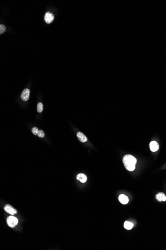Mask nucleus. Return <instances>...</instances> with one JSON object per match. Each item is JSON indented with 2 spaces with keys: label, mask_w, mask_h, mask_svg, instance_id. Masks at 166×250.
I'll return each instance as SVG.
<instances>
[{
  "label": "nucleus",
  "mask_w": 166,
  "mask_h": 250,
  "mask_svg": "<svg viewBox=\"0 0 166 250\" xmlns=\"http://www.w3.org/2000/svg\"><path fill=\"white\" fill-rule=\"evenodd\" d=\"M137 160L131 155H126L123 158V163L125 168L129 171H132L135 169V164Z\"/></svg>",
  "instance_id": "1"
},
{
  "label": "nucleus",
  "mask_w": 166,
  "mask_h": 250,
  "mask_svg": "<svg viewBox=\"0 0 166 250\" xmlns=\"http://www.w3.org/2000/svg\"><path fill=\"white\" fill-rule=\"evenodd\" d=\"M18 219L16 217L13 216H9L7 219L8 225L11 228H13L16 226L18 224Z\"/></svg>",
  "instance_id": "2"
},
{
  "label": "nucleus",
  "mask_w": 166,
  "mask_h": 250,
  "mask_svg": "<svg viewBox=\"0 0 166 250\" xmlns=\"http://www.w3.org/2000/svg\"><path fill=\"white\" fill-rule=\"evenodd\" d=\"M54 19V16L53 14L47 12L45 14L44 16V20L47 24H50L53 22Z\"/></svg>",
  "instance_id": "3"
},
{
  "label": "nucleus",
  "mask_w": 166,
  "mask_h": 250,
  "mask_svg": "<svg viewBox=\"0 0 166 250\" xmlns=\"http://www.w3.org/2000/svg\"><path fill=\"white\" fill-rule=\"evenodd\" d=\"M4 210L7 213L12 215L16 214L17 213V211L9 204H7L4 207Z\"/></svg>",
  "instance_id": "4"
},
{
  "label": "nucleus",
  "mask_w": 166,
  "mask_h": 250,
  "mask_svg": "<svg viewBox=\"0 0 166 250\" xmlns=\"http://www.w3.org/2000/svg\"><path fill=\"white\" fill-rule=\"evenodd\" d=\"M30 94V90L28 89H24L21 94V98L24 101H26L28 100Z\"/></svg>",
  "instance_id": "5"
},
{
  "label": "nucleus",
  "mask_w": 166,
  "mask_h": 250,
  "mask_svg": "<svg viewBox=\"0 0 166 250\" xmlns=\"http://www.w3.org/2000/svg\"><path fill=\"white\" fill-rule=\"evenodd\" d=\"M150 148L152 152H156L159 149V144L155 141H153L150 143Z\"/></svg>",
  "instance_id": "6"
},
{
  "label": "nucleus",
  "mask_w": 166,
  "mask_h": 250,
  "mask_svg": "<svg viewBox=\"0 0 166 250\" xmlns=\"http://www.w3.org/2000/svg\"><path fill=\"white\" fill-rule=\"evenodd\" d=\"M156 198L159 202H165L166 201V196L163 192H160L156 195Z\"/></svg>",
  "instance_id": "7"
},
{
  "label": "nucleus",
  "mask_w": 166,
  "mask_h": 250,
  "mask_svg": "<svg viewBox=\"0 0 166 250\" xmlns=\"http://www.w3.org/2000/svg\"><path fill=\"white\" fill-rule=\"evenodd\" d=\"M77 136L78 139L82 142H86L88 140L87 137L85 135L84 133L81 132H78L77 134Z\"/></svg>",
  "instance_id": "8"
},
{
  "label": "nucleus",
  "mask_w": 166,
  "mask_h": 250,
  "mask_svg": "<svg viewBox=\"0 0 166 250\" xmlns=\"http://www.w3.org/2000/svg\"><path fill=\"white\" fill-rule=\"evenodd\" d=\"M118 199H119V201H120V202L122 204H126L128 203V202L129 201V199H128V197L124 194H121L120 195H119Z\"/></svg>",
  "instance_id": "9"
},
{
  "label": "nucleus",
  "mask_w": 166,
  "mask_h": 250,
  "mask_svg": "<svg viewBox=\"0 0 166 250\" xmlns=\"http://www.w3.org/2000/svg\"><path fill=\"white\" fill-rule=\"evenodd\" d=\"M77 179L82 183H85L87 180V177L85 174L83 173H80L77 176Z\"/></svg>",
  "instance_id": "10"
},
{
  "label": "nucleus",
  "mask_w": 166,
  "mask_h": 250,
  "mask_svg": "<svg viewBox=\"0 0 166 250\" xmlns=\"http://www.w3.org/2000/svg\"><path fill=\"white\" fill-rule=\"evenodd\" d=\"M133 227V224L130 222L125 221L124 223V227L125 229H126L127 230H131V229H132Z\"/></svg>",
  "instance_id": "11"
},
{
  "label": "nucleus",
  "mask_w": 166,
  "mask_h": 250,
  "mask_svg": "<svg viewBox=\"0 0 166 250\" xmlns=\"http://www.w3.org/2000/svg\"><path fill=\"white\" fill-rule=\"evenodd\" d=\"M43 105L41 102H39L37 105V110L38 112L41 113L43 110Z\"/></svg>",
  "instance_id": "12"
},
{
  "label": "nucleus",
  "mask_w": 166,
  "mask_h": 250,
  "mask_svg": "<svg viewBox=\"0 0 166 250\" xmlns=\"http://www.w3.org/2000/svg\"><path fill=\"white\" fill-rule=\"evenodd\" d=\"M37 135L40 138H43L44 137V135H45L44 132L42 130H38L37 133Z\"/></svg>",
  "instance_id": "13"
},
{
  "label": "nucleus",
  "mask_w": 166,
  "mask_h": 250,
  "mask_svg": "<svg viewBox=\"0 0 166 250\" xmlns=\"http://www.w3.org/2000/svg\"><path fill=\"white\" fill-rule=\"evenodd\" d=\"M6 31V27L4 25H0V34L2 35Z\"/></svg>",
  "instance_id": "14"
},
{
  "label": "nucleus",
  "mask_w": 166,
  "mask_h": 250,
  "mask_svg": "<svg viewBox=\"0 0 166 250\" xmlns=\"http://www.w3.org/2000/svg\"><path fill=\"white\" fill-rule=\"evenodd\" d=\"M32 131L34 135H37V132H38V128H37V127H33V128H32Z\"/></svg>",
  "instance_id": "15"
}]
</instances>
